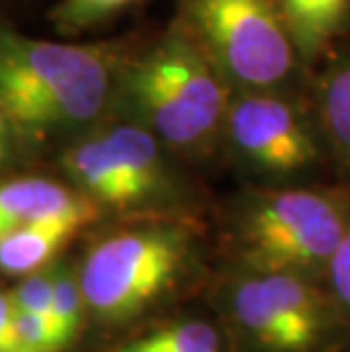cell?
I'll return each mask as SVG.
<instances>
[{"label":"cell","mask_w":350,"mask_h":352,"mask_svg":"<svg viewBox=\"0 0 350 352\" xmlns=\"http://www.w3.org/2000/svg\"><path fill=\"white\" fill-rule=\"evenodd\" d=\"M66 166L71 175L91 193L96 200L107 202L111 207H135L130 189L118 170L116 162L111 160L102 137L89 139L78 148H73L66 157Z\"/></svg>","instance_id":"12"},{"label":"cell","mask_w":350,"mask_h":352,"mask_svg":"<svg viewBox=\"0 0 350 352\" xmlns=\"http://www.w3.org/2000/svg\"><path fill=\"white\" fill-rule=\"evenodd\" d=\"M137 123L171 151H205L223 132L232 87L187 28H177L128 71Z\"/></svg>","instance_id":"1"},{"label":"cell","mask_w":350,"mask_h":352,"mask_svg":"<svg viewBox=\"0 0 350 352\" xmlns=\"http://www.w3.org/2000/svg\"><path fill=\"white\" fill-rule=\"evenodd\" d=\"M323 282L327 291H330L332 300L337 302L341 316L350 325V216L339 236L337 248H334L330 257V264L325 268Z\"/></svg>","instance_id":"14"},{"label":"cell","mask_w":350,"mask_h":352,"mask_svg":"<svg viewBox=\"0 0 350 352\" xmlns=\"http://www.w3.org/2000/svg\"><path fill=\"white\" fill-rule=\"evenodd\" d=\"M0 352H28L17 332V307L5 294H0Z\"/></svg>","instance_id":"17"},{"label":"cell","mask_w":350,"mask_h":352,"mask_svg":"<svg viewBox=\"0 0 350 352\" xmlns=\"http://www.w3.org/2000/svg\"><path fill=\"white\" fill-rule=\"evenodd\" d=\"M7 130H10V121H7L5 111L0 109V164L7 155Z\"/></svg>","instance_id":"18"},{"label":"cell","mask_w":350,"mask_h":352,"mask_svg":"<svg viewBox=\"0 0 350 352\" xmlns=\"http://www.w3.org/2000/svg\"><path fill=\"white\" fill-rule=\"evenodd\" d=\"M184 16L232 91H307L311 69L275 0H187Z\"/></svg>","instance_id":"4"},{"label":"cell","mask_w":350,"mask_h":352,"mask_svg":"<svg viewBox=\"0 0 350 352\" xmlns=\"http://www.w3.org/2000/svg\"><path fill=\"white\" fill-rule=\"evenodd\" d=\"M307 100L332 162L350 170V43L344 41L311 66Z\"/></svg>","instance_id":"8"},{"label":"cell","mask_w":350,"mask_h":352,"mask_svg":"<svg viewBox=\"0 0 350 352\" xmlns=\"http://www.w3.org/2000/svg\"><path fill=\"white\" fill-rule=\"evenodd\" d=\"M132 3L135 0H64V16L71 23L87 25L98 19H105Z\"/></svg>","instance_id":"16"},{"label":"cell","mask_w":350,"mask_h":352,"mask_svg":"<svg viewBox=\"0 0 350 352\" xmlns=\"http://www.w3.org/2000/svg\"><path fill=\"white\" fill-rule=\"evenodd\" d=\"M96 214H64L50 216L0 236V271L12 275L34 273L53 254L94 219Z\"/></svg>","instance_id":"11"},{"label":"cell","mask_w":350,"mask_h":352,"mask_svg":"<svg viewBox=\"0 0 350 352\" xmlns=\"http://www.w3.org/2000/svg\"><path fill=\"white\" fill-rule=\"evenodd\" d=\"M53 287H55V275L32 273L14 291L12 296L14 307L21 311L36 314V316L46 318L53 325Z\"/></svg>","instance_id":"15"},{"label":"cell","mask_w":350,"mask_h":352,"mask_svg":"<svg viewBox=\"0 0 350 352\" xmlns=\"http://www.w3.org/2000/svg\"><path fill=\"white\" fill-rule=\"evenodd\" d=\"M275 5L309 69L350 32V0H275Z\"/></svg>","instance_id":"9"},{"label":"cell","mask_w":350,"mask_h":352,"mask_svg":"<svg viewBox=\"0 0 350 352\" xmlns=\"http://www.w3.org/2000/svg\"><path fill=\"white\" fill-rule=\"evenodd\" d=\"M64 214H96V207L89 200L71 196L64 186L41 177L0 184V236L28 223Z\"/></svg>","instance_id":"10"},{"label":"cell","mask_w":350,"mask_h":352,"mask_svg":"<svg viewBox=\"0 0 350 352\" xmlns=\"http://www.w3.org/2000/svg\"><path fill=\"white\" fill-rule=\"evenodd\" d=\"M105 50L39 41L0 28V109L30 132L87 123L107 100Z\"/></svg>","instance_id":"2"},{"label":"cell","mask_w":350,"mask_h":352,"mask_svg":"<svg viewBox=\"0 0 350 352\" xmlns=\"http://www.w3.org/2000/svg\"><path fill=\"white\" fill-rule=\"evenodd\" d=\"M348 216L350 184H273L245 200L237 219L243 266L323 282Z\"/></svg>","instance_id":"3"},{"label":"cell","mask_w":350,"mask_h":352,"mask_svg":"<svg viewBox=\"0 0 350 352\" xmlns=\"http://www.w3.org/2000/svg\"><path fill=\"white\" fill-rule=\"evenodd\" d=\"M228 314L250 352H337L350 332L325 282L298 273L245 268Z\"/></svg>","instance_id":"5"},{"label":"cell","mask_w":350,"mask_h":352,"mask_svg":"<svg viewBox=\"0 0 350 352\" xmlns=\"http://www.w3.org/2000/svg\"><path fill=\"white\" fill-rule=\"evenodd\" d=\"M191 254V234L182 226L121 232L87 254L78 280L82 298L102 318H132L175 289Z\"/></svg>","instance_id":"6"},{"label":"cell","mask_w":350,"mask_h":352,"mask_svg":"<svg viewBox=\"0 0 350 352\" xmlns=\"http://www.w3.org/2000/svg\"><path fill=\"white\" fill-rule=\"evenodd\" d=\"M82 289L80 282L73 280L69 273H62L55 277L53 287V332L57 339L59 350L71 346L80 329L82 318Z\"/></svg>","instance_id":"13"},{"label":"cell","mask_w":350,"mask_h":352,"mask_svg":"<svg viewBox=\"0 0 350 352\" xmlns=\"http://www.w3.org/2000/svg\"><path fill=\"white\" fill-rule=\"evenodd\" d=\"M223 132L245 166L275 184L311 182L334 164L307 94L232 91Z\"/></svg>","instance_id":"7"}]
</instances>
